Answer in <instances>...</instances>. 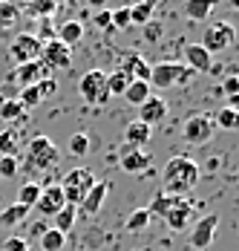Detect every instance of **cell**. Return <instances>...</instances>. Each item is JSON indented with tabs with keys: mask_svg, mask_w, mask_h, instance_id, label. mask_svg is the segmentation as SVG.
Instances as JSON below:
<instances>
[{
	"mask_svg": "<svg viewBox=\"0 0 239 251\" xmlns=\"http://www.w3.org/2000/svg\"><path fill=\"white\" fill-rule=\"evenodd\" d=\"M130 81H133V78L127 75L124 70H116V73H107V93H110V99H113V96H119V99H121Z\"/></svg>",
	"mask_w": 239,
	"mask_h": 251,
	"instance_id": "obj_28",
	"label": "cell"
},
{
	"mask_svg": "<svg viewBox=\"0 0 239 251\" xmlns=\"http://www.w3.org/2000/svg\"><path fill=\"white\" fill-rule=\"evenodd\" d=\"M150 223H153V214H150L147 208H136V211L124 220V231H127V234H142V231L150 228Z\"/></svg>",
	"mask_w": 239,
	"mask_h": 251,
	"instance_id": "obj_24",
	"label": "cell"
},
{
	"mask_svg": "<svg viewBox=\"0 0 239 251\" xmlns=\"http://www.w3.org/2000/svg\"><path fill=\"white\" fill-rule=\"evenodd\" d=\"M90 6H93V9H104V6H107V0H90Z\"/></svg>",
	"mask_w": 239,
	"mask_h": 251,
	"instance_id": "obj_43",
	"label": "cell"
},
{
	"mask_svg": "<svg viewBox=\"0 0 239 251\" xmlns=\"http://www.w3.org/2000/svg\"><path fill=\"white\" fill-rule=\"evenodd\" d=\"M165 119H167V101L162 99V96H150V99L139 107V122H144L147 127L162 125Z\"/></svg>",
	"mask_w": 239,
	"mask_h": 251,
	"instance_id": "obj_14",
	"label": "cell"
},
{
	"mask_svg": "<svg viewBox=\"0 0 239 251\" xmlns=\"http://www.w3.org/2000/svg\"><path fill=\"white\" fill-rule=\"evenodd\" d=\"M35 87H38V93H41V101H44V99H49V96H55V93H58V81H55L52 75H49V78H41V81H38Z\"/></svg>",
	"mask_w": 239,
	"mask_h": 251,
	"instance_id": "obj_39",
	"label": "cell"
},
{
	"mask_svg": "<svg viewBox=\"0 0 239 251\" xmlns=\"http://www.w3.org/2000/svg\"><path fill=\"white\" fill-rule=\"evenodd\" d=\"M58 159H61V153L52 145L49 136H35V139L26 145V165L35 168V171H41V174L52 171V168L58 165Z\"/></svg>",
	"mask_w": 239,
	"mask_h": 251,
	"instance_id": "obj_4",
	"label": "cell"
},
{
	"mask_svg": "<svg viewBox=\"0 0 239 251\" xmlns=\"http://www.w3.org/2000/svg\"><path fill=\"white\" fill-rule=\"evenodd\" d=\"M44 67H47L49 73H55V70H70L72 67V50L67 44H61L58 38H52L47 41L44 47H41V58H38Z\"/></svg>",
	"mask_w": 239,
	"mask_h": 251,
	"instance_id": "obj_9",
	"label": "cell"
},
{
	"mask_svg": "<svg viewBox=\"0 0 239 251\" xmlns=\"http://www.w3.org/2000/svg\"><path fill=\"white\" fill-rule=\"evenodd\" d=\"M49 75H52V73H49L41 61H29V64H18L9 78H12L15 84H21V87H35L41 78H49Z\"/></svg>",
	"mask_w": 239,
	"mask_h": 251,
	"instance_id": "obj_12",
	"label": "cell"
},
{
	"mask_svg": "<svg viewBox=\"0 0 239 251\" xmlns=\"http://www.w3.org/2000/svg\"><path fill=\"white\" fill-rule=\"evenodd\" d=\"M78 93H81V99L87 101V104H93V107L107 104V101H110V93H107V73H104V70H90V73H84L81 81H78Z\"/></svg>",
	"mask_w": 239,
	"mask_h": 251,
	"instance_id": "obj_6",
	"label": "cell"
},
{
	"mask_svg": "<svg viewBox=\"0 0 239 251\" xmlns=\"http://www.w3.org/2000/svg\"><path fill=\"white\" fill-rule=\"evenodd\" d=\"M133 251H139V249H133Z\"/></svg>",
	"mask_w": 239,
	"mask_h": 251,
	"instance_id": "obj_45",
	"label": "cell"
},
{
	"mask_svg": "<svg viewBox=\"0 0 239 251\" xmlns=\"http://www.w3.org/2000/svg\"><path fill=\"white\" fill-rule=\"evenodd\" d=\"M64 205H67V200H64L61 185H49V188H41V197L35 202V211L44 214V217H55Z\"/></svg>",
	"mask_w": 239,
	"mask_h": 251,
	"instance_id": "obj_13",
	"label": "cell"
},
{
	"mask_svg": "<svg viewBox=\"0 0 239 251\" xmlns=\"http://www.w3.org/2000/svg\"><path fill=\"white\" fill-rule=\"evenodd\" d=\"M199 182V165L191 156H173L162 171V194L188 197Z\"/></svg>",
	"mask_w": 239,
	"mask_h": 251,
	"instance_id": "obj_1",
	"label": "cell"
},
{
	"mask_svg": "<svg viewBox=\"0 0 239 251\" xmlns=\"http://www.w3.org/2000/svg\"><path fill=\"white\" fill-rule=\"evenodd\" d=\"M21 151V139H18V130H0V156H15Z\"/></svg>",
	"mask_w": 239,
	"mask_h": 251,
	"instance_id": "obj_29",
	"label": "cell"
},
{
	"mask_svg": "<svg viewBox=\"0 0 239 251\" xmlns=\"http://www.w3.org/2000/svg\"><path fill=\"white\" fill-rule=\"evenodd\" d=\"M222 93H225V99L228 101H237L239 99V75L228 73V75L222 78Z\"/></svg>",
	"mask_w": 239,
	"mask_h": 251,
	"instance_id": "obj_36",
	"label": "cell"
},
{
	"mask_svg": "<svg viewBox=\"0 0 239 251\" xmlns=\"http://www.w3.org/2000/svg\"><path fill=\"white\" fill-rule=\"evenodd\" d=\"M24 116H26V110L21 107V101L0 96V119H3V122H9V125H21Z\"/></svg>",
	"mask_w": 239,
	"mask_h": 251,
	"instance_id": "obj_22",
	"label": "cell"
},
{
	"mask_svg": "<svg viewBox=\"0 0 239 251\" xmlns=\"http://www.w3.org/2000/svg\"><path fill=\"white\" fill-rule=\"evenodd\" d=\"M182 70H185V64H182V61H162V64H153V67H150V78H147V84H150V87H156V90L179 87Z\"/></svg>",
	"mask_w": 239,
	"mask_h": 251,
	"instance_id": "obj_10",
	"label": "cell"
},
{
	"mask_svg": "<svg viewBox=\"0 0 239 251\" xmlns=\"http://www.w3.org/2000/svg\"><path fill=\"white\" fill-rule=\"evenodd\" d=\"M234 44H237V29L228 21H216V24H211L202 32V47L211 55H219V52L231 50Z\"/></svg>",
	"mask_w": 239,
	"mask_h": 251,
	"instance_id": "obj_5",
	"label": "cell"
},
{
	"mask_svg": "<svg viewBox=\"0 0 239 251\" xmlns=\"http://www.w3.org/2000/svg\"><path fill=\"white\" fill-rule=\"evenodd\" d=\"M41 47H44V41H41L38 35H32V32H18V35L12 38V44H9V55H12L15 67H18V64H29V61H38V58H41Z\"/></svg>",
	"mask_w": 239,
	"mask_h": 251,
	"instance_id": "obj_7",
	"label": "cell"
},
{
	"mask_svg": "<svg viewBox=\"0 0 239 251\" xmlns=\"http://www.w3.org/2000/svg\"><path fill=\"white\" fill-rule=\"evenodd\" d=\"M18 21V6L12 3H0V29H6V24L12 26Z\"/></svg>",
	"mask_w": 239,
	"mask_h": 251,
	"instance_id": "obj_38",
	"label": "cell"
},
{
	"mask_svg": "<svg viewBox=\"0 0 239 251\" xmlns=\"http://www.w3.org/2000/svg\"><path fill=\"white\" fill-rule=\"evenodd\" d=\"M119 165H121L124 174H142V171L150 168V153L124 145V148H121V156H119Z\"/></svg>",
	"mask_w": 239,
	"mask_h": 251,
	"instance_id": "obj_15",
	"label": "cell"
},
{
	"mask_svg": "<svg viewBox=\"0 0 239 251\" xmlns=\"http://www.w3.org/2000/svg\"><path fill=\"white\" fill-rule=\"evenodd\" d=\"M81 38H84V24H81V21H67V24L58 29V41L67 44L70 50L75 44H81Z\"/></svg>",
	"mask_w": 239,
	"mask_h": 251,
	"instance_id": "obj_25",
	"label": "cell"
},
{
	"mask_svg": "<svg viewBox=\"0 0 239 251\" xmlns=\"http://www.w3.org/2000/svg\"><path fill=\"white\" fill-rule=\"evenodd\" d=\"M64 240H67V234H61L55 228H47L38 243H41V251H61L64 249Z\"/></svg>",
	"mask_w": 239,
	"mask_h": 251,
	"instance_id": "obj_30",
	"label": "cell"
},
{
	"mask_svg": "<svg viewBox=\"0 0 239 251\" xmlns=\"http://www.w3.org/2000/svg\"><path fill=\"white\" fill-rule=\"evenodd\" d=\"M144 29H147V32H144V38H147V41H159V38H162V26H159V24H153V21H150Z\"/></svg>",
	"mask_w": 239,
	"mask_h": 251,
	"instance_id": "obj_42",
	"label": "cell"
},
{
	"mask_svg": "<svg viewBox=\"0 0 239 251\" xmlns=\"http://www.w3.org/2000/svg\"><path fill=\"white\" fill-rule=\"evenodd\" d=\"M96 182H98V179H96V174H93L90 168H72V171H67L64 182H61V191H64V200H67V205L78 208V205H81V200L87 197V191H90Z\"/></svg>",
	"mask_w": 239,
	"mask_h": 251,
	"instance_id": "obj_3",
	"label": "cell"
},
{
	"mask_svg": "<svg viewBox=\"0 0 239 251\" xmlns=\"http://www.w3.org/2000/svg\"><path fill=\"white\" fill-rule=\"evenodd\" d=\"M214 130H216L214 116L196 113V116H191V119L185 122V127H182V139H185L188 145H193V148H199V145H208V142H211Z\"/></svg>",
	"mask_w": 239,
	"mask_h": 251,
	"instance_id": "obj_8",
	"label": "cell"
},
{
	"mask_svg": "<svg viewBox=\"0 0 239 251\" xmlns=\"http://www.w3.org/2000/svg\"><path fill=\"white\" fill-rule=\"evenodd\" d=\"M216 228H219V217L216 214H205L199 217L191 228V246L196 251H205L211 249V243L216 240Z\"/></svg>",
	"mask_w": 239,
	"mask_h": 251,
	"instance_id": "obj_11",
	"label": "cell"
},
{
	"mask_svg": "<svg viewBox=\"0 0 239 251\" xmlns=\"http://www.w3.org/2000/svg\"><path fill=\"white\" fill-rule=\"evenodd\" d=\"M38 197H41V185L38 182H26V185H21V191H18V205L35 208Z\"/></svg>",
	"mask_w": 239,
	"mask_h": 251,
	"instance_id": "obj_32",
	"label": "cell"
},
{
	"mask_svg": "<svg viewBox=\"0 0 239 251\" xmlns=\"http://www.w3.org/2000/svg\"><path fill=\"white\" fill-rule=\"evenodd\" d=\"M219 6V0H188L185 3V12L191 21H208L214 15V9Z\"/></svg>",
	"mask_w": 239,
	"mask_h": 251,
	"instance_id": "obj_23",
	"label": "cell"
},
{
	"mask_svg": "<svg viewBox=\"0 0 239 251\" xmlns=\"http://www.w3.org/2000/svg\"><path fill=\"white\" fill-rule=\"evenodd\" d=\"M150 96H153V87H150L147 81H130L121 99L127 101V104H133V107H142L144 101L150 99Z\"/></svg>",
	"mask_w": 239,
	"mask_h": 251,
	"instance_id": "obj_20",
	"label": "cell"
},
{
	"mask_svg": "<svg viewBox=\"0 0 239 251\" xmlns=\"http://www.w3.org/2000/svg\"><path fill=\"white\" fill-rule=\"evenodd\" d=\"M29 211L32 208H26V205H9V208H3L0 211V226H6V228H12V226H21L26 217H29Z\"/></svg>",
	"mask_w": 239,
	"mask_h": 251,
	"instance_id": "obj_26",
	"label": "cell"
},
{
	"mask_svg": "<svg viewBox=\"0 0 239 251\" xmlns=\"http://www.w3.org/2000/svg\"><path fill=\"white\" fill-rule=\"evenodd\" d=\"M214 125L222 127V130H237L239 127V113L234 110V107H222V110H216Z\"/></svg>",
	"mask_w": 239,
	"mask_h": 251,
	"instance_id": "obj_31",
	"label": "cell"
},
{
	"mask_svg": "<svg viewBox=\"0 0 239 251\" xmlns=\"http://www.w3.org/2000/svg\"><path fill=\"white\" fill-rule=\"evenodd\" d=\"M110 24H113V32H124L130 26V6L110 9Z\"/></svg>",
	"mask_w": 239,
	"mask_h": 251,
	"instance_id": "obj_34",
	"label": "cell"
},
{
	"mask_svg": "<svg viewBox=\"0 0 239 251\" xmlns=\"http://www.w3.org/2000/svg\"><path fill=\"white\" fill-rule=\"evenodd\" d=\"M150 139H153V127H147L144 122H139V119L127 122V127H124V145L142 151L144 145H150Z\"/></svg>",
	"mask_w": 239,
	"mask_h": 251,
	"instance_id": "obj_18",
	"label": "cell"
},
{
	"mask_svg": "<svg viewBox=\"0 0 239 251\" xmlns=\"http://www.w3.org/2000/svg\"><path fill=\"white\" fill-rule=\"evenodd\" d=\"M96 26L107 29V35H113V24H110V9H98L96 12Z\"/></svg>",
	"mask_w": 239,
	"mask_h": 251,
	"instance_id": "obj_41",
	"label": "cell"
},
{
	"mask_svg": "<svg viewBox=\"0 0 239 251\" xmlns=\"http://www.w3.org/2000/svg\"><path fill=\"white\" fill-rule=\"evenodd\" d=\"M67 151L72 156H87L90 153V136L87 133H72L70 142H67Z\"/></svg>",
	"mask_w": 239,
	"mask_h": 251,
	"instance_id": "obj_33",
	"label": "cell"
},
{
	"mask_svg": "<svg viewBox=\"0 0 239 251\" xmlns=\"http://www.w3.org/2000/svg\"><path fill=\"white\" fill-rule=\"evenodd\" d=\"M18 101H21V107H24V110L38 107V104H41V93H38V87H24V90H21V96H18Z\"/></svg>",
	"mask_w": 239,
	"mask_h": 251,
	"instance_id": "obj_37",
	"label": "cell"
},
{
	"mask_svg": "<svg viewBox=\"0 0 239 251\" xmlns=\"http://www.w3.org/2000/svg\"><path fill=\"white\" fill-rule=\"evenodd\" d=\"M211 64H214V55L205 50L202 44H191V47H185V67H191L196 75H199V73H208Z\"/></svg>",
	"mask_w": 239,
	"mask_h": 251,
	"instance_id": "obj_16",
	"label": "cell"
},
{
	"mask_svg": "<svg viewBox=\"0 0 239 251\" xmlns=\"http://www.w3.org/2000/svg\"><path fill=\"white\" fill-rule=\"evenodd\" d=\"M0 251H29V243H26V237H9Z\"/></svg>",
	"mask_w": 239,
	"mask_h": 251,
	"instance_id": "obj_40",
	"label": "cell"
},
{
	"mask_svg": "<svg viewBox=\"0 0 239 251\" xmlns=\"http://www.w3.org/2000/svg\"><path fill=\"white\" fill-rule=\"evenodd\" d=\"M21 174V162L15 156H0V179H15Z\"/></svg>",
	"mask_w": 239,
	"mask_h": 251,
	"instance_id": "obj_35",
	"label": "cell"
},
{
	"mask_svg": "<svg viewBox=\"0 0 239 251\" xmlns=\"http://www.w3.org/2000/svg\"><path fill=\"white\" fill-rule=\"evenodd\" d=\"M156 12V0H139L130 6V26H147L153 21Z\"/></svg>",
	"mask_w": 239,
	"mask_h": 251,
	"instance_id": "obj_21",
	"label": "cell"
},
{
	"mask_svg": "<svg viewBox=\"0 0 239 251\" xmlns=\"http://www.w3.org/2000/svg\"><path fill=\"white\" fill-rule=\"evenodd\" d=\"M153 217H162L167 223L170 231H185L191 226V217H193V202L188 197H170V194H156L150 208H147Z\"/></svg>",
	"mask_w": 239,
	"mask_h": 251,
	"instance_id": "obj_2",
	"label": "cell"
},
{
	"mask_svg": "<svg viewBox=\"0 0 239 251\" xmlns=\"http://www.w3.org/2000/svg\"><path fill=\"white\" fill-rule=\"evenodd\" d=\"M107 194H110V182H96V185L87 191V197L81 200V205H78V208H81L84 214H90V217H93V214H98V211L104 208Z\"/></svg>",
	"mask_w": 239,
	"mask_h": 251,
	"instance_id": "obj_17",
	"label": "cell"
},
{
	"mask_svg": "<svg viewBox=\"0 0 239 251\" xmlns=\"http://www.w3.org/2000/svg\"><path fill=\"white\" fill-rule=\"evenodd\" d=\"M231 6H239V0H231Z\"/></svg>",
	"mask_w": 239,
	"mask_h": 251,
	"instance_id": "obj_44",
	"label": "cell"
},
{
	"mask_svg": "<svg viewBox=\"0 0 239 251\" xmlns=\"http://www.w3.org/2000/svg\"><path fill=\"white\" fill-rule=\"evenodd\" d=\"M75 220H78V208H72V205H64L55 217H52V228L55 231H61V234H67L72 226H75Z\"/></svg>",
	"mask_w": 239,
	"mask_h": 251,
	"instance_id": "obj_27",
	"label": "cell"
},
{
	"mask_svg": "<svg viewBox=\"0 0 239 251\" xmlns=\"http://www.w3.org/2000/svg\"><path fill=\"white\" fill-rule=\"evenodd\" d=\"M121 70L133 81H147L150 78V64L144 61L139 52H124V61H121Z\"/></svg>",
	"mask_w": 239,
	"mask_h": 251,
	"instance_id": "obj_19",
	"label": "cell"
}]
</instances>
